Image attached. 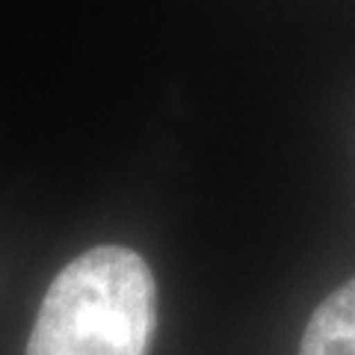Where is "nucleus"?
I'll return each instance as SVG.
<instances>
[{"mask_svg": "<svg viewBox=\"0 0 355 355\" xmlns=\"http://www.w3.org/2000/svg\"><path fill=\"white\" fill-rule=\"evenodd\" d=\"M157 329V282L139 252H80L53 275L24 355H146Z\"/></svg>", "mask_w": 355, "mask_h": 355, "instance_id": "obj_1", "label": "nucleus"}, {"mask_svg": "<svg viewBox=\"0 0 355 355\" xmlns=\"http://www.w3.org/2000/svg\"><path fill=\"white\" fill-rule=\"evenodd\" d=\"M299 355H355V279L331 291L314 308Z\"/></svg>", "mask_w": 355, "mask_h": 355, "instance_id": "obj_2", "label": "nucleus"}]
</instances>
